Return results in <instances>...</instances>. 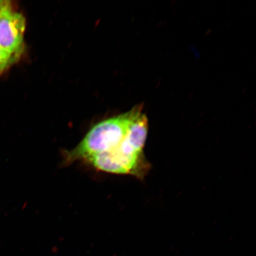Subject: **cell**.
<instances>
[{"instance_id": "1", "label": "cell", "mask_w": 256, "mask_h": 256, "mask_svg": "<svg viewBox=\"0 0 256 256\" xmlns=\"http://www.w3.org/2000/svg\"><path fill=\"white\" fill-rule=\"evenodd\" d=\"M142 112V106H138L96 124L78 146L62 152V165L87 162L97 171L142 177L150 164L144 152L148 124L136 120Z\"/></svg>"}, {"instance_id": "2", "label": "cell", "mask_w": 256, "mask_h": 256, "mask_svg": "<svg viewBox=\"0 0 256 256\" xmlns=\"http://www.w3.org/2000/svg\"><path fill=\"white\" fill-rule=\"evenodd\" d=\"M26 20L6 1L0 12V47L15 57L23 49Z\"/></svg>"}, {"instance_id": "3", "label": "cell", "mask_w": 256, "mask_h": 256, "mask_svg": "<svg viewBox=\"0 0 256 256\" xmlns=\"http://www.w3.org/2000/svg\"><path fill=\"white\" fill-rule=\"evenodd\" d=\"M14 56L0 47V72L4 71L12 62Z\"/></svg>"}, {"instance_id": "4", "label": "cell", "mask_w": 256, "mask_h": 256, "mask_svg": "<svg viewBox=\"0 0 256 256\" xmlns=\"http://www.w3.org/2000/svg\"><path fill=\"white\" fill-rule=\"evenodd\" d=\"M6 1H0V12H1L3 6H4Z\"/></svg>"}]
</instances>
